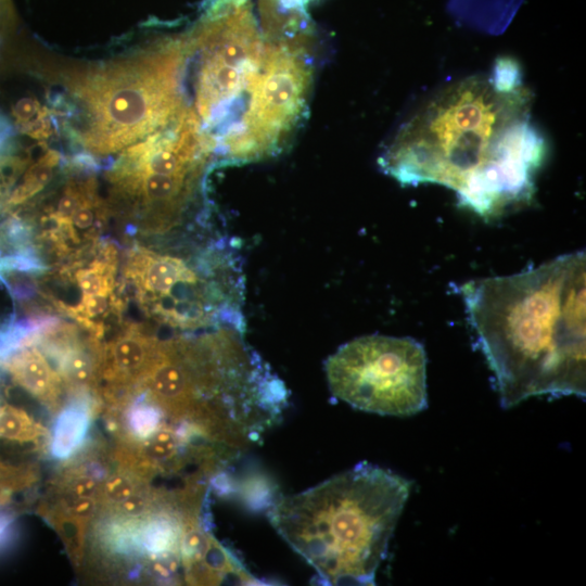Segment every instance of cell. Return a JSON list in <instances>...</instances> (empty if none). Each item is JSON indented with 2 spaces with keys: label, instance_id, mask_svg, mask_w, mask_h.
<instances>
[{
  "label": "cell",
  "instance_id": "obj_1",
  "mask_svg": "<svg viewBox=\"0 0 586 586\" xmlns=\"http://www.w3.org/2000/svg\"><path fill=\"white\" fill-rule=\"evenodd\" d=\"M531 93L518 63L453 82L398 128L379 157L402 184L436 183L485 219L530 203L547 146L531 122Z\"/></svg>",
  "mask_w": 586,
  "mask_h": 586
},
{
  "label": "cell",
  "instance_id": "obj_2",
  "mask_svg": "<svg viewBox=\"0 0 586 586\" xmlns=\"http://www.w3.org/2000/svg\"><path fill=\"white\" fill-rule=\"evenodd\" d=\"M461 292L504 408L542 395L585 397V252L472 280Z\"/></svg>",
  "mask_w": 586,
  "mask_h": 586
},
{
  "label": "cell",
  "instance_id": "obj_3",
  "mask_svg": "<svg viewBox=\"0 0 586 586\" xmlns=\"http://www.w3.org/2000/svg\"><path fill=\"white\" fill-rule=\"evenodd\" d=\"M254 0H216L199 37L195 106L212 150L230 163L270 154L303 16L277 7L259 23Z\"/></svg>",
  "mask_w": 586,
  "mask_h": 586
},
{
  "label": "cell",
  "instance_id": "obj_4",
  "mask_svg": "<svg viewBox=\"0 0 586 586\" xmlns=\"http://www.w3.org/2000/svg\"><path fill=\"white\" fill-rule=\"evenodd\" d=\"M406 479L368 462L300 494L268 518L324 585H372L410 493Z\"/></svg>",
  "mask_w": 586,
  "mask_h": 586
},
{
  "label": "cell",
  "instance_id": "obj_5",
  "mask_svg": "<svg viewBox=\"0 0 586 586\" xmlns=\"http://www.w3.org/2000/svg\"><path fill=\"white\" fill-rule=\"evenodd\" d=\"M331 393L352 407L382 416H413L428 406L426 355L411 337L367 335L326 361Z\"/></svg>",
  "mask_w": 586,
  "mask_h": 586
},
{
  "label": "cell",
  "instance_id": "obj_6",
  "mask_svg": "<svg viewBox=\"0 0 586 586\" xmlns=\"http://www.w3.org/2000/svg\"><path fill=\"white\" fill-rule=\"evenodd\" d=\"M13 380L52 410L61 406V378L37 348L25 344L8 351L3 359Z\"/></svg>",
  "mask_w": 586,
  "mask_h": 586
},
{
  "label": "cell",
  "instance_id": "obj_7",
  "mask_svg": "<svg viewBox=\"0 0 586 586\" xmlns=\"http://www.w3.org/2000/svg\"><path fill=\"white\" fill-rule=\"evenodd\" d=\"M161 345L152 337L128 333L112 343L104 359V373L117 382L141 381Z\"/></svg>",
  "mask_w": 586,
  "mask_h": 586
},
{
  "label": "cell",
  "instance_id": "obj_8",
  "mask_svg": "<svg viewBox=\"0 0 586 586\" xmlns=\"http://www.w3.org/2000/svg\"><path fill=\"white\" fill-rule=\"evenodd\" d=\"M90 425V411L82 405L63 409L54 425L51 453L55 458L72 456L82 444Z\"/></svg>",
  "mask_w": 586,
  "mask_h": 586
},
{
  "label": "cell",
  "instance_id": "obj_9",
  "mask_svg": "<svg viewBox=\"0 0 586 586\" xmlns=\"http://www.w3.org/2000/svg\"><path fill=\"white\" fill-rule=\"evenodd\" d=\"M148 481L133 471L119 467L104 476L99 496V510L109 512L148 486Z\"/></svg>",
  "mask_w": 586,
  "mask_h": 586
},
{
  "label": "cell",
  "instance_id": "obj_10",
  "mask_svg": "<svg viewBox=\"0 0 586 586\" xmlns=\"http://www.w3.org/2000/svg\"><path fill=\"white\" fill-rule=\"evenodd\" d=\"M49 436V431L23 409L0 407V438L20 443H38Z\"/></svg>",
  "mask_w": 586,
  "mask_h": 586
},
{
  "label": "cell",
  "instance_id": "obj_11",
  "mask_svg": "<svg viewBox=\"0 0 586 586\" xmlns=\"http://www.w3.org/2000/svg\"><path fill=\"white\" fill-rule=\"evenodd\" d=\"M165 422L162 410L148 400L130 408L126 413V430L130 440H143Z\"/></svg>",
  "mask_w": 586,
  "mask_h": 586
},
{
  "label": "cell",
  "instance_id": "obj_12",
  "mask_svg": "<svg viewBox=\"0 0 586 586\" xmlns=\"http://www.w3.org/2000/svg\"><path fill=\"white\" fill-rule=\"evenodd\" d=\"M34 477L29 468H15L0 461V505L9 501L14 492L28 486Z\"/></svg>",
  "mask_w": 586,
  "mask_h": 586
},
{
  "label": "cell",
  "instance_id": "obj_13",
  "mask_svg": "<svg viewBox=\"0 0 586 586\" xmlns=\"http://www.w3.org/2000/svg\"><path fill=\"white\" fill-rule=\"evenodd\" d=\"M76 279L84 295L109 293V276L104 273L103 267L82 269L77 272Z\"/></svg>",
  "mask_w": 586,
  "mask_h": 586
},
{
  "label": "cell",
  "instance_id": "obj_14",
  "mask_svg": "<svg viewBox=\"0 0 586 586\" xmlns=\"http://www.w3.org/2000/svg\"><path fill=\"white\" fill-rule=\"evenodd\" d=\"M82 311L91 318L104 315L109 308L107 294H90L82 296Z\"/></svg>",
  "mask_w": 586,
  "mask_h": 586
},
{
  "label": "cell",
  "instance_id": "obj_15",
  "mask_svg": "<svg viewBox=\"0 0 586 586\" xmlns=\"http://www.w3.org/2000/svg\"><path fill=\"white\" fill-rule=\"evenodd\" d=\"M80 198L74 193H66L58 204V217L61 219H69L74 212L81 205Z\"/></svg>",
  "mask_w": 586,
  "mask_h": 586
},
{
  "label": "cell",
  "instance_id": "obj_16",
  "mask_svg": "<svg viewBox=\"0 0 586 586\" xmlns=\"http://www.w3.org/2000/svg\"><path fill=\"white\" fill-rule=\"evenodd\" d=\"M73 225L78 229H88L94 222V213L87 205H80L71 216Z\"/></svg>",
  "mask_w": 586,
  "mask_h": 586
},
{
  "label": "cell",
  "instance_id": "obj_17",
  "mask_svg": "<svg viewBox=\"0 0 586 586\" xmlns=\"http://www.w3.org/2000/svg\"><path fill=\"white\" fill-rule=\"evenodd\" d=\"M12 518L0 513V545L9 537Z\"/></svg>",
  "mask_w": 586,
  "mask_h": 586
}]
</instances>
